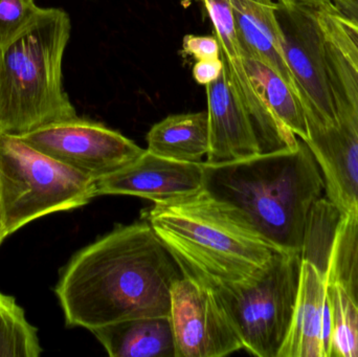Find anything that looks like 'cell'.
<instances>
[{"label": "cell", "instance_id": "obj_1", "mask_svg": "<svg viewBox=\"0 0 358 357\" xmlns=\"http://www.w3.org/2000/svg\"><path fill=\"white\" fill-rule=\"evenodd\" d=\"M183 277L147 220L117 226L78 252L55 289L69 327L92 331L149 316H170L171 291Z\"/></svg>", "mask_w": 358, "mask_h": 357}, {"label": "cell", "instance_id": "obj_2", "mask_svg": "<svg viewBox=\"0 0 358 357\" xmlns=\"http://www.w3.org/2000/svg\"><path fill=\"white\" fill-rule=\"evenodd\" d=\"M204 191L284 253L301 254L305 228L325 182L306 143L243 161L203 163Z\"/></svg>", "mask_w": 358, "mask_h": 357}, {"label": "cell", "instance_id": "obj_3", "mask_svg": "<svg viewBox=\"0 0 358 357\" xmlns=\"http://www.w3.org/2000/svg\"><path fill=\"white\" fill-rule=\"evenodd\" d=\"M143 218L183 276L214 289L256 282L280 253L248 222L203 190L155 203Z\"/></svg>", "mask_w": 358, "mask_h": 357}, {"label": "cell", "instance_id": "obj_4", "mask_svg": "<svg viewBox=\"0 0 358 357\" xmlns=\"http://www.w3.org/2000/svg\"><path fill=\"white\" fill-rule=\"evenodd\" d=\"M71 34L64 10L43 8L22 36L0 48V133L22 136L78 117L63 85Z\"/></svg>", "mask_w": 358, "mask_h": 357}, {"label": "cell", "instance_id": "obj_5", "mask_svg": "<svg viewBox=\"0 0 358 357\" xmlns=\"http://www.w3.org/2000/svg\"><path fill=\"white\" fill-rule=\"evenodd\" d=\"M327 50L336 119L309 128L305 140L317 161L326 197L341 215L358 220V63L343 43L331 19H320Z\"/></svg>", "mask_w": 358, "mask_h": 357}, {"label": "cell", "instance_id": "obj_6", "mask_svg": "<svg viewBox=\"0 0 358 357\" xmlns=\"http://www.w3.org/2000/svg\"><path fill=\"white\" fill-rule=\"evenodd\" d=\"M0 192L6 235L37 218L77 209L98 197L94 178L0 133Z\"/></svg>", "mask_w": 358, "mask_h": 357}, {"label": "cell", "instance_id": "obj_7", "mask_svg": "<svg viewBox=\"0 0 358 357\" xmlns=\"http://www.w3.org/2000/svg\"><path fill=\"white\" fill-rule=\"evenodd\" d=\"M301 264V254L280 253L256 282L210 289L252 356L278 357L294 316Z\"/></svg>", "mask_w": 358, "mask_h": 357}, {"label": "cell", "instance_id": "obj_8", "mask_svg": "<svg viewBox=\"0 0 358 357\" xmlns=\"http://www.w3.org/2000/svg\"><path fill=\"white\" fill-rule=\"evenodd\" d=\"M275 17L284 57L306 115L307 128L334 123L336 105L317 10L277 1Z\"/></svg>", "mask_w": 358, "mask_h": 357}, {"label": "cell", "instance_id": "obj_9", "mask_svg": "<svg viewBox=\"0 0 358 357\" xmlns=\"http://www.w3.org/2000/svg\"><path fill=\"white\" fill-rule=\"evenodd\" d=\"M18 138L94 180L129 165L145 152L120 132L79 117L48 124Z\"/></svg>", "mask_w": 358, "mask_h": 357}, {"label": "cell", "instance_id": "obj_10", "mask_svg": "<svg viewBox=\"0 0 358 357\" xmlns=\"http://www.w3.org/2000/svg\"><path fill=\"white\" fill-rule=\"evenodd\" d=\"M170 318L176 357H222L244 349L214 291L187 277L172 286Z\"/></svg>", "mask_w": 358, "mask_h": 357}, {"label": "cell", "instance_id": "obj_11", "mask_svg": "<svg viewBox=\"0 0 358 357\" xmlns=\"http://www.w3.org/2000/svg\"><path fill=\"white\" fill-rule=\"evenodd\" d=\"M212 21L224 63L225 75L236 98L252 119L265 154L296 149L300 138L273 113L258 86L248 73L235 31L229 0H201Z\"/></svg>", "mask_w": 358, "mask_h": 357}, {"label": "cell", "instance_id": "obj_12", "mask_svg": "<svg viewBox=\"0 0 358 357\" xmlns=\"http://www.w3.org/2000/svg\"><path fill=\"white\" fill-rule=\"evenodd\" d=\"M96 182L98 196L131 195L166 203L203 190V163L174 161L146 149L129 165Z\"/></svg>", "mask_w": 358, "mask_h": 357}, {"label": "cell", "instance_id": "obj_13", "mask_svg": "<svg viewBox=\"0 0 358 357\" xmlns=\"http://www.w3.org/2000/svg\"><path fill=\"white\" fill-rule=\"evenodd\" d=\"M210 123L208 165H222L265 154L258 132L234 94L224 71L206 86Z\"/></svg>", "mask_w": 358, "mask_h": 357}, {"label": "cell", "instance_id": "obj_14", "mask_svg": "<svg viewBox=\"0 0 358 357\" xmlns=\"http://www.w3.org/2000/svg\"><path fill=\"white\" fill-rule=\"evenodd\" d=\"M278 357H330L327 277L302 259L292 324Z\"/></svg>", "mask_w": 358, "mask_h": 357}, {"label": "cell", "instance_id": "obj_15", "mask_svg": "<svg viewBox=\"0 0 358 357\" xmlns=\"http://www.w3.org/2000/svg\"><path fill=\"white\" fill-rule=\"evenodd\" d=\"M229 3L243 56L252 57L266 63L298 94L282 48L281 31L275 17L277 1L229 0Z\"/></svg>", "mask_w": 358, "mask_h": 357}, {"label": "cell", "instance_id": "obj_16", "mask_svg": "<svg viewBox=\"0 0 358 357\" xmlns=\"http://www.w3.org/2000/svg\"><path fill=\"white\" fill-rule=\"evenodd\" d=\"M92 333L111 357H176L170 316L122 321Z\"/></svg>", "mask_w": 358, "mask_h": 357}, {"label": "cell", "instance_id": "obj_17", "mask_svg": "<svg viewBox=\"0 0 358 357\" xmlns=\"http://www.w3.org/2000/svg\"><path fill=\"white\" fill-rule=\"evenodd\" d=\"M147 150L183 163H202L210 150L208 111L172 115L147 134Z\"/></svg>", "mask_w": 358, "mask_h": 357}, {"label": "cell", "instance_id": "obj_18", "mask_svg": "<svg viewBox=\"0 0 358 357\" xmlns=\"http://www.w3.org/2000/svg\"><path fill=\"white\" fill-rule=\"evenodd\" d=\"M246 68L278 119L303 142L308 138L306 115L292 86L266 63L244 56Z\"/></svg>", "mask_w": 358, "mask_h": 357}, {"label": "cell", "instance_id": "obj_19", "mask_svg": "<svg viewBox=\"0 0 358 357\" xmlns=\"http://www.w3.org/2000/svg\"><path fill=\"white\" fill-rule=\"evenodd\" d=\"M327 281L338 283L358 309V220L342 216L332 243Z\"/></svg>", "mask_w": 358, "mask_h": 357}, {"label": "cell", "instance_id": "obj_20", "mask_svg": "<svg viewBox=\"0 0 358 357\" xmlns=\"http://www.w3.org/2000/svg\"><path fill=\"white\" fill-rule=\"evenodd\" d=\"M330 357H358V309L338 283L327 281Z\"/></svg>", "mask_w": 358, "mask_h": 357}, {"label": "cell", "instance_id": "obj_21", "mask_svg": "<svg viewBox=\"0 0 358 357\" xmlns=\"http://www.w3.org/2000/svg\"><path fill=\"white\" fill-rule=\"evenodd\" d=\"M37 333L16 300L0 293V357L39 356L42 348Z\"/></svg>", "mask_w": 358, "mask_h": 357}, {"label": "cell", "instance_id": "obj_22", "mask_svg": "<svg viewBox=\"0 0 358 357\" xmlns=\"http://www.w3.org/2000/svg\"><path fill=\"white\" fill-rule=\"evenodd\" d=\"M341 217L338 207L322 197L311 209L305 228L301 257L325 272Z\"/></svg>", "mask_w": 358, "mask_h": 357}, {"label": "cell", "instance_id": "obj_23", "mask_svg": "<svg viewBox=\"0 0 358 357\" xmlns=\"http://www.w3.org/2000/svg\"><path fill=\"white\" fill-rule=\"evenodd\" d=\"M42 10L35 0H0V48L22 36Z\"/></svg>", "mask_w": 358, "mask_h": 357}, {"label": "cell", "instance_id": "obj_24", "mask_svg": "<svg viewBox=\"0 0 358 357\" xmlns=\"http://www.w3.org/2000/svg\"><path fill=\"white\" fill-rule=\"evenodd\" d=\"M182 50L198 61L221 58L220 45L215 35H187L183 38Z\"/></svg>", "mask_w": 358, "mask_h": 357}, {"label": "cell", "instance_id": "obj_25", "mask_svg": "<svg viewBox=\"0 0 358 357\" xmlns=\"http://www.w3.org/2000/svg\"><path fill=\"white\" fill-rule=\"evenodd\" d=\"M328 10H329L334 27H336L343 43L346 46L351 56L358 63V27L350 24V23L345 21L342 17L338 16L334 12V8H328Z\"/></svg>", "mask_w": 358, "mask_h": 357}, {"label": "cell", "instance_id": "obj_26", "mask_svg": "<svg viewBox=\"0 0 358 357\" xmlns=\"http://www.w3.org/2000/svg\"><path fill=\"white\" fill-rule=\"evenodd\" d=\"M224 63L221 58L215 60L198 61L193 67L194 80L199 85L206 86L220 77Z\"/></svg>", "mask_w": 358, "mask_h": 357}, {"label": "cell", "instance_id": "obj_27", "mask_svg": "<svg viewBox=\"0 0 358 357\" xmlns=\"http://www.w3.org/2000/svg\"><path fill=\"white\" fill-rule=\"evenodd\" d=\"M332 4L338 16L358 27V0H332Z\"/></svg>", "mask_w": 358, "mask_h": 357}, {"label": "cell", "instance_id": "obj_28", "mask_svg": "<svg viewBox=\"0 0 358 357\" xmlns=\"http://www.w3.org/2000/svg\"><path fill=\"white\" fill-rule=\"evenodd\" d=\"M275 1L289 4V6H304L313 10H323V8L334 6L332 0H275Z\"/></svg>", "mask_w": 358, "mask_h": 357}, {"label": "cell", "instance_id": "obj_29", "mask_svg": "<svg viewBox=\"0 0 358 357\" xmlns=\"http://www.w3.org/2000/svg\"><path fill=\"white\" fill-rule=\"evenodd\" d=\"M6 237H8V235H6V226H4L3 203H2L1 192H0V245Z\"/></svg>", "mask_w": 358, "mask_h": 357}, {"label": "cell", "instance_id": "obj_30", "mask_svg": "<svg viewBox=\"0 0 358 357\" xmlns=\"http://www.w3.org/2000/svg\"><path fill=\"white\" fill-rule=\"evenodd\" d=\"M194 0H180L181 4H182L185 8H187V6H191L192 2H193Z\"/></svg>", "mask_w": 358, "mask_h": 357}]
</instances>
